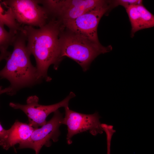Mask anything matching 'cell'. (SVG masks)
Returning a JSON list of instances; mask_svg holds the SVG:
<instances>
[{"mask_svg": "<svg viewBox=\"0 0 154 154\" xmlns=\"http://www.w3.org/2000/svg\"><path fill=\"white\" fill-rule=\"evenodd\" d=\"M61 26L60 21L54 18L38 29L22 26V31L27 42V48L35 58L38 76L42 81L51 80L48 75V69L52 64L57 70L61 59L59 41Z\"/></svg>", "mask_w": 154, "mask_h": 154, "instance_id": "6da1fadb", "label": "cell"}, {"mask_svg": "<svg viewBox=\"0 0 154 154\" xmlns=\"http://www.w3.org/2000/svg\"><path fill=\"white\" fill-rule=\"evenodd\" d=\"M25 36L22 31L17 34L12 45L13 50L6 59V64L0 70V78L10 82L11 90L8 95L13 96L21 89L31 87L39 83L36 67L32 64L31 54L26 43Z\"/></svg>", "mask_w": 154, "mask_h": 154, "instance_id": "7a4b0ae2", "label": "cell"}, {"mask_svg": "<svg viewBox=\"0 0 154 154\" xmlns=\"http://www.w3.org/2000/svg\"><path fill=\"white\" fill-rule=\"evenodd\" d=\"M69 31L60 35V58L66 56L74 60L84 71L98 55L112 50L110 45L104 46L84 35Z\"/></svg>", "mask_w": 154, "mask_h": 154, "instance_id": "3957f363", "label": "cell"}, {"mask_svg": "<svg viewBox=\"0 0 154 154\" xmlns=\"http://www.w3.org/2000/svg\"><path fill=\"white\" fill-rule=\"evenodd\" d=\"M10 9L20 25L41 27L49 21V13L40 5L37 0H6L1 1Z\"/></svg>", "mask_w": 154, "mask_h": 154, "instance_id": "277c9868", "label": "cell"}, {"mask_svg": "<svg viewBox=\"0 0 154 154\" xmlns=\"http://www.w3.org/2000/svg\"><path fill=\"white\" fill-rule=\"evenodd\" d=\"M113 1H106L101 4L72 20L62 22L72 32L84 35L100 43L97 34L100 21L105 13L112 8Z\"/></svg>", "mask_w": 154, "mask_h": 154, "instance_id": "5b68a950", "label": "cell"}, {"mask_svg": "<svg viewBox=\"0 0 154 154\" xmlns=\"http://www.w3.org/2000/svg\"><path fill=\"white\" fill-rule=\"evenodd\" d=\"M75 95L71 92L69 95L61 101L55 104L43 105L38 104L39 99L37 96H32L28 98L26 104L10 102L9 106L15 109H20L27 116L28 124L35 129L44 125L46 122V118L51 113L61 107H68L69 101L75 97Z\"/></svg>", "mask_w": 154, "mask_h": 154, "instance_id": "8992f818", "label": "cell"}, {"mask_svg": "<svg viewBox=\"0 0 154 154\" xmlns=\"http://www.w3.org/2000/svg\"><path fill=\"white\" fill-rule=\"evenodd\" d=\"M102 0H43L42 4L50 15L62 22L72 20L103 3Z\"/></svg>", "mask_w": 154, "mask_h": 154, "instance_id": "52a82bcc", "label": "cell"}, {"mask_svg": "<svg viewBox=\"0 0 154 154\" xmlns=\"http://www.w3.org/2000/svg\"><path fill=\"white\" fill-rule=\"evenodd\" d=\"M63 117L58 110L54 112L52 117L40 127L35 129L30 137L19 144L18 148L32 149L35 151V154H38L43 146H51V140L58 141L60 134L59 127L62 124Z\"/></svg>", "mask_w": 154, "mask_h": 154, "instance_id": "ba28073f", "label": "cell"}, {"mask_svg": "<svg viewBox=\"0 0 154 154\" xmlns=\"http://www.w3.org/2000/svg\"><path fill=\"white\" fill-rule=\"evenodd\" d=\"M64 108L65 115L62 124L67 126L66 139L68 144L72 143V137L77 134L89 131L92 135H96L102 133L100 117L97 112L85 114L71 110L68 106Z\"/></svg>", "mask_w": 154, "mask_h": 154, "instance_id": "9c48e42d", "label": "cell"}, {"mask_svg": "<svg viewBox=\"0 0 154 154\" xmlns=\"http://www.w3.org/2000/svg\"><path fill=\"white\" fill-rule=\"evenodd\" d=\"M34 129L28 124L15 121L7 129V136L2 147L8 150L17 144H21L30 137Z\"/></svg>", "mask_w": 154, "mask_h": 154, "instance_id": "30bf717a", "label": "cell"}, {"mask_svg": "<svg viewBox=\"0 0 154 154\" xmlns=\"http://www.w3.org/2000/svg\"><path fill=\"white\" fill-rule=\"evenodd\" d=\"M0 21L9 28V31L17 33L22 30V26L17 22L11 10H5L0 3Z\"/></svg>", "mask_w": 154, "mask_h": 154, "instance_id": "8fae6325", "label": "cell"}, {"mask_svg": "<svg viewBox=\"0 0 154 154\" xmlns=\"http://www.w3.org/2000/svg\"><path fill=\"white\" fill-rule=\"evenodd\" d=\"M4 25L0 21V52L7 50L8 47L12 45L17 33L7 31Z\"/></svg>", "mask_w": 154, "mask_h": 154, "instance_id": "7c38bea8", "label": "cell"}, {"mask_svg": "<svg viewBox=\"0 0 154 154\" xmlns=\"http://www.w3.org/2000/svg\"><path fill=\"white\" fill-rule=\"evenodd\" d=\"M136 7L139 13L141 29L154 27V15L145 7L142 3L136 5Z\"/></svg>", "mask_w": 154, "mask_h": 154, "instance_id": "4fadbf2b", "label": "cell"}, {"mask_svg": "<svg viewBox=\"0 0 154 154\" xmlns=\"http://www.w3.org/2000/svg\"><path fill=\"white\" fill-rule=\"evenodd\" d=\"M125 9L131 23V35L133 37L136 32L141 30L139 13L136 5L130 6Z\"/></svg>", "mask_w": 154, "mask_h": 154, "instance_id": "5bb4252c", "label": "cell"}, {"mask_svg": "<svg viewBox=\"0 0 154 154\" xmlns=\"http://www.w3.org/2000/svg\"><path fill=\"white\" fill-rule=\"evenodd\" d=\"M142 0H118L113 1V7L120 5L126 9L128 7L142 4Z\"/></svg>", "mask_w": 154, "mask_h": 154, "instance_id": "9a60e30c", "label": "cell"}, {"mask_svg": "<svg viewBox=\"0 0 154 154\" xmlns=\"http://www.w3.org/2000/svg\"><path fill=\"white\" fill-rule=\"evenodd\" d=\"M8 130L5 129L0 123V145L2 146L6 138Z\"/></svg>", "mask_w": 154, "mask_h": 154, "instance_id": "2e32d148", "label": "cell"}, {"mask_svg": "<svg viewBox=\"0 0 154 154\" xmlns=\"http://www.w3.org/2000/svg\"><path fill=\"white\" fill-rule=\"evenodd\" d=\"M0 62L3 60L5 59L8 57L11 52L7 51V50L0 52ZM2 89V86H0V90Z\"/></svg>", "mask_w": 154, "mask_h": 154, "instance_id": "e0dca14e", "label": "cell"}, {"mask_svg": "<svg viewBox=\"0 0 154 154\" xmlns=\"http://www.w3.org/2000/svg\"><path fill=\"white\" fill-rule=\"evenodd\" d=\"M11 90V89L9 86L3 89L0 90V95L6 93L8 94Z\"/></svg>", "mask_w": 154, "mask_h": 154, "instance_id": "ac0fdd59", "label": "cell"}]
</instances>
